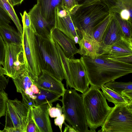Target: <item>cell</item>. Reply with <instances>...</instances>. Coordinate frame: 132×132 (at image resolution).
<instances>
[{"mask_svg":"<svg viewBox=\"0 0 132 132\" xmlns=\"http://www.w3.org/2000/svg\"><path fill=\"white\" fill-rule=\"evenodd\" d=\"M80 59L89 84L99 89L106 82L132 72V64L110 59L106 54L94 58L82 56Z\"/></svg>","mask_w":132,"mask_h":132,"instance_id":"cell-1","label":"cell"},{"mask_svg":"<svg viewBox=\"0 0 132 132\" xmlns=\"http://www.w3.org/2000/svg\"><path fill=\"white\" fill-rule=\"evenodd\" d=\"M111 13L106 6L99 0L89 5L79 6L70 14L81 38V31L92 36L94 29Z\"/></svg>","mask_w":132,"mask_h":132,"instance_id":"cell-2","label":"cell"},{"mask_svg":"<svg viewBox=\"0 0 132 132\" xmlns=\"http://www.w3.org/2000/svg\"><path fill=\"white\" fill-rule=\"evenodd\" d=\"M81 96L87 125L90 132H96L103 124L112 107L108 105L102 91L92 86Z\"/></svg>","mask_w":132,"mask_h":132,"instance_id":"cell-3","label":"cell"},{"mask_svg":"<svg viewBox=\"0 0 132 132\" xmlns=\"http://www.w3.org/2000/svg\"><path fill=\"white\" fill-rule=\"evenodd\" d=\"M60 100L62 112L70 125L78 132H90L88 128L82 98L74 89H67Z\"/></svg>","mask_w":132,"mask_h":132,"instance_id":"cell-4","label":"cell"},{"mask_svg":"<svg viewBox=\"0 0 132 132\" xmlns=\"http://www.w3.org/2000/svg\"><path fill=\"white\" fill-rule=\"evenodd\" d=\"M41 68L62 81L64 79L62 63L51 35L45 37L36 34Z\"/></svg>","mask_w":132,"mask_h":132,"instance_id":"cell-5","label":"cell"},{"mask_svg":"<svg viewBox=\"0 0 132 132\" xmlns=\"http://www.w3.org/2000/svg\"><path fill=\"white\" fill-rule=\"evenodd\" d=\"M114 105L98 132H132V104Z\"/></svg>","mask_w":132,"mask_h":132,"instance_id":"cell-6","label":"cell"},{"mask_svg":"<svg viewBox=\"0 0 132 132\" xmlns=\"http://www.w3.org/2000/svg\"><path fill=\"white\" fill-rule=\"evenodd\" d=\"M22 45L25 55L27 68L34 77L38 78L42 71L39 49L36 33L32 24L23 25Z\"/></svg>","mask_w":132,"mask_h":132,"instance_id":"cell-7","label":"cell"},{"mask_svg":"<svg viewBox=\"0 0 132 132\" xmlns=\"http://www.w3.org/2000/svg\"><path fill=\"white\" fill-rule=\"evenodd\" d=\"M31 112V108L17 98L8 99L6 104L4 128H15L19 132H26Z\"/></svg>","mask_w":132,"mask_h":132,"instance_id":"cell-8","label":"cell"},{"mask_svg":"<svg viewBox=\"0 0 132 132\" xmlns=\"http://www.w3.org/2000/svg\"><path fill=\"white\" fill-rule=\"evenodd\" d=\"M2 65L5 75L12 79L27 69L22 45L5 44L4 60Z\"/></svg>","mask_w":132,"mask_h":132,"instance_id":"cell-9","label":"cell"},{"mask_svg":"<svg viewBox=\"0 0 132 132\" xmlns=\"http://www.w3.org/2000/svg\"><path fill=\"white\" fill-rule=\"evenodd\" d=\"M74 89L82 94L87 91L89 84L84 66L80 59L65 56Z\"/></svg>","mask_w":132,"mask_h":132,"instance_id":"cell-10","label":"cell"},{"mask_svg":"<svg viewBox=\"0 0 132 132\" xmlns=\"http://www.w3.org/2000/svg\"><path fill=\"white\" fill-rule=\"evenodd\" d=\"M54 27L74 42L75 37H80L74 24L70 13L63 6L57 7L55 9Z\"/></svg>","mask_w":132,"mask_h":132,"instance_id":"cell-11","label":"cell"},{"mask_svg":"<svg viewBox=\"0 0 132 132\" xmlns=\"http://www.w3.org/2000/svg\"><path fill=\"white\" fill-rule=\"evenodd\" d=\"M28 14L36 34L45 37H49L54 27L48 23L43 17L38 4L35 5Z\"/></svg>","mask_w":132,"mask_h":132,"instance_id":"cell-12","label":"cell"},{"mask_svg":"<svg viewBox=\"0 0 132 132\" xmlns=\"http://www.w3.org/2000/svg\"><path fill=\"white\" fill-rule=\"evenodd\" d=\"M80 32L81 38L78 43L79 48L78 53L92 58L97 57L101 52L102 44L98 42L92 36L84 31H81Z\"/></svg>","mask_w":132,"mask_h":132,"instance_id":"cell-13","label":"cell"},{"mask_svg":"<svg viewBox=\"0 0 132 132\" xmlns=\"http://www.w3.org/2000/svg\"><path fill=\"white\" fill-rule=\"evenodd\" d=\"M52 104L48 103L34 106L31 108L32 118L39 132H52L48 109Z\"/></svg>","mask_w":132,"mask_h":132,"instance_id":"cell-14","label":"cell"},{"mask_svg":"<svg viewBox=\"0 0 132 132\" xmlns=\"http://www.w3.org/2000/svg\"><path fill=\"white\" fill-rule=\"evenodd\" d=\"M36 85L39 89L54 92L61 96L63 95L65 90L61 81L44 70L38 76Z\"/></svg>","mask_w":132,"mask_h":132,"instance_id":"cell-15","label":"cell"},{"mask_svg":"<svg viewBox=\"0 0 132 132\" xmlns=\"http://www.w3.org/2000/svg\"><path fill=\"white\" fill-rule=\"evenodd\" d=\"M101 54H107L112 57L132 55V39L123 36L112 45H102Z\"/></svg>","mask_w":132,"mask_h":132,"instance_id":"cell-16","label":"cell"},{"mask_svg":"<svg viewBox=\"0 0 132 132\" xmlns=\"http://www.w3.org/2000/svg\"><path fill=\"white\" fill-rule=\"evenodd\" d=\"M110 12L119 14L121 18L132 23V0H100Z\"/></svg>","mask_w":132,"mask_h":132,"instance_id":"cell-17","label":"cell"},{"mask_svg":"<svg viewBox=\"0 0 132 132\" xmlns=\"http://www.w3.org/2000/svg\"><path fill=\"white\" fill-rule=\"evenodd\" d=\"M37 78L33 76L26 69L12 79L18 92L20 93L22 96H27L33 99L34 94L30 87L33 84L36 85Z\"/></svg>","mask_w":132,"mask_h":132,"instance_id":"cell-18","label":"cell"},{"mask_svg":"<svg viewBox=\"0 0 132 132\" xmlns=\"http://www.w3.org/2000/svg\"><path fill=\"white\" fill-rule=\"evenodd\" d=\"M53 39L57 42L63 50L66 57L74 58V55L78 51L74 42L57 29L54 28L51 32Z\"/></svg>","mask_w":132,"mask_h":132,"instance_id":"cell-19","label":"cell"},{"mask_svg":"<svg viewBox=\"0 0 132 132\" xmlns=\"http://www.w3.org/2000/svg\"><path fill=\"white\" fill-rule=\"evenodd\" d=\"M109 23L103 36L102 44L104 46L112 45L124 36L120 27L112 13Z\"/></svg>","mask_w":132,"mask_h":132,"instance_id":"cell-20","label":"cell"},{"mask_svg":"<svg viewBox=\"0 0 132 132\" xmlns=\"http://www.w3.org/2000/svg\"><path fill=\"white\" fill-rule=\"evenodd\" d=\"M41 13L46 21L54 27L55 9L63 6V0H37Z\"/></svg>","mask_w":132,"mask_h":132,"instance_id":"cell-21","label":"cell"},{"mask_svg":"<svg viewBox=\"0 0 132 132\" xmlns=\"http://www.w3.org/2000/svg\"><path fill=\"white\" fill-rule=\"evenodd\" d=\"M0 34L5 44L22 45V36L10 25H0Z\"/></svg>","mask_w":132,"mask_h":132,"instance_id":"cell-22","label":"cell"},{"mask_svg":"<svg viewBox=\"0 0 132 132\" xmlns=\"http://www.w3.org/2000/svg\"><path fill=\"white\" fill-rule=\"evenodd\" d=\"M105 85L121 95L132 101V82H117L112 80Z\"/></svg>","mask_w":132,"mask_h":132,"instance_id":"cell-23","label":"cell"},{"mask_svg":"<svg viewBox=\"0 0 132 132\" xmlns=\"http://www.w3.org/2000/svg\"><path fill=\"white\" fill-rule=\"evenodd\" d=\"M103 93L109 102L117 104H132V101L123 96L105 85H102L101 88Z\"/></svg>","mask_w":132,"mask_h":132,"instance_id":"cell-24","label":"cell"},{"mask_svg":"<svg viewBox=\"0 0 132 132\" xmlns=\"http://www.w3.org/2000/svg\"><path fill=\"white\" fill-rule=\"evenodd\" d=\"M0 7L10 17L16 27L18 32L22 36L23 27L10 0H0Z\"/></svg>","mask_w":132,"mask_h":132,"instance_id":"cell-25","label":"cell"},{"mask_svg":"<svg viewBox=\"0 0 132 132\" xmlns=\"http://www.w3.org/2000/svg\"><path fill=\"white\" fill-rule=\"evenodd\" d=\"M39 92L35 94L36 98L34 101L37 106L48 103L52 104L59 100L60 95L54 92L43 89H39Z\"/></svg>","mask_w":132,"mask_h":132,"instance_id":"cell-26","label":"cell"},{"mask_svg":"<svg viewBox=\"0 0 132 132\" xmlns=\"http://www.w3.org/2000/svg\"><path fill=\"white\" fill-rule=\"evenodd\" d=\"M55 42L61 60L64 79L66 81L67 87H69L70 88L74 89V86L71 77L67 62L65 59L66 56L60 46L57 42L55 41Z\"/></svg>","mask_w":132,"mask_h":132,"instance_id":"cell-27","label":"cell"},{"mask_svg":"<svg viewBox=\"0 0 132 132\" xmlns=\"http://www.w3.org/2000/svg\"><path fill=\"white\" fill-rule=\"evenodd\" d=\"M119 23L124 37L132 39V23L122 19L120 15L116 13H111Z\"/></svg>","mask_w":132,"mask_h":132,"instance_id":"cell-28","label":"cell"},{"mask_svg":"<svg viewBox=\"0 0 132 132\" xmlns=\"http://www.w3.org/2000/svg\"><path fill=\"white\" fill-rule=\"evenodd\" d=\"M111 16V14L94 30L92 36L98 42L102 43L103 38Z\"/></svg>","mask_w":132,"mask_h":132,"instance_id":"cell-29","label":"cell"},{"mask_svg":"<svg viewBox=\"0 0 132 132\" xmlns=\"http://www.w3.org/2000/svg\"><path fill=\"white\" fill-rule=\"evenodd\" d=\"M8 99L7 94L4 90L0 91V118L5 115L6 102Z\"/></svg>","mask_w":132,"mask_h":132,"instance_id":"cell-30","label":"cell"},{"mask_svg":"<svg viewBox=\"0 0 132 132\" xmlns=\"http://www.w3.org/2000/svg\"><path fill=\"white\" fill-rule=\"evenodd\" d=\"M11 20L9 15L0 7V25L8 26L11 23Z\"/></svg>","mask_w":132,"mask_h":132,"instance_id":"cell-31","label":"cell"},{"mask_svg":"<svg viewBox=\"0 0 132 132\" xmlns=\"http://www.w3.org/2000/svg\"><path fill=\"white\" fill-rule=\"evenodd\" d=\"M62 108L59 103L56 104V107L51 106L48 109L49 115L51 118L59 116L62 114Z\"/></svg>","mask_w":132,"mask_h":132,"instance_id":"cell-32","label":"cell"},{"mask_svg":"<svg viewBox=\"0 0 132 132\" xmlns=\"http://www.w3.org/2000/svg\"><path fill=\"white\" fill-rule=\"evenodd\" d=\"M27 126L26 132H39L38 128L32 118L31 111Z\"/></svg>","mask_w":132,"mask_h":132,"instance_id":"cell-33","label":"cell"},{"mask_svg":"<svg viewBox=\"0 0 132 132\" xmlns=\"http://www.w3.org/2000/svg\"><path fill=\"white\" fill-rule=\"evenodd\" d=\"M63 6L71 13L79 6L78 5L76 0H63Z\"/></svg>","mask_w":132,"mask_h":132,"instance_id":"cell-34","label":"cell"},{"mask_svg":"<svg viewBox=\"0 0 132 132\" xmlns=\"http://www.w3.org/2000/svg\"><path fill=\"white\" fill-rule=\"evenodd\" d=\"M107 55V54H106ZM108 58L111 60L129 64H132V55L126 56L118 57H109Z\"/></svg>","mask_w":132,"mask_h":132,"instance_id":"cell-35","label":"cell"},{"mask_svg":"<svg viewBox=\"0 0 132 132\" xmlns=\"http://www.w3.org/2000/svg\"><path fill=\"white\" fill-rule=\"evenodd\" d=\"M5 44L0 34V65H2L4 61Z\"/></svg>","mask_w":132,"mask_h":132,"instance_id":"cell-36","label":"cell"},{"mask_svg":"<svg viewBox=\"0 0 132 132\" xmlns=\"http://www.w3.org/2000/svg\"><path fill=\"white\" fill-rule=\"evenodd\" d=\"M65 120V116L64 114H62L60 116L56 117L54 120L55 124L59 127L61 132L62 131V125Z\"/></svg>","mask_w":132,"mask_h":132,"instance_id":"cell-37","label":"cell"},{"mask_svg":"<svg viewBox=\"0 0 132 132\" xmlns=\"http://www.w3.org/2000/svg\"><path fill=\"white\" fill-rule=\"evenodd\" d=\"M99 0H76L78 5H85L91 4Z\"/></svg>","mask_w":132,"mask_h":132,"instance_id":"cell-38","label":"cell"},{"mask_svg":"<svg viewBox=\"0 0 132 132\" xmlns=\"http://www.w3.org/2000/svg\"><path fill=\"white\" fill-rule=\"evenodd\" d=\"M63 123L65 125V127L63 131L64 132H78L71 126L67 124L65 121Z\"/></svg>","mask_w":132,"mask_h":132,"instance_id":"cell-39","label":"cell"},{"mask_svg":"<svg viewBox=\"0 0 132 132\" xmlns=\"http://www.w3.org/2000/svg\"><path fill=\"white\" fill-rule=\"evenodd\" d=\"M30 89L34 94H38L39 92V89L37 86L34 84L31 85Z\"/></svg>","mask_w":132,"mask_h":132,"instance_id":"cell-40","label":"cell"},{"mask_svg":"<svg viewBox=\"0 0 132 132\" xmlns=\"http://www.w3.org/2000/svg\"><path fill=\"white\" fill-rule=\"evenodd\" d=\"M13 6L21 4L24 0H10Z\"/></svg>","mask_w":132,"mask_h":132,"instance_id":"cell-41","label":"cell"},{"mask_svg":"<svg viewBox=\"0 0 132 132\" xmlns=\"http://www.w3.org/2000/svg\"><path fill=\"white\" fill-rule=\"evenodd\" d=\"M5 75V72L3 67L0 65V75Z\"/></svg>","mask_w":132,"mask_h":132,"instance_id":"cell-42","label":"cell"},{"mask_svg":"<svg viewBox=\"0 0 132 132\" xmlns=\"http://www.w3.org/2000/svg\"><path fill=\"white\" fill-rule=\"evenodd\" d=\"M2 132V131L0 130V132Z\"/></svg>","mask_w":132,"mask_h":132,"instance_id":"cell-43","label":"cell"}]
</instances>
